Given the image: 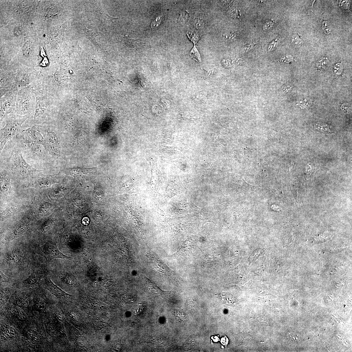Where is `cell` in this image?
<instances>
[{
  "mask_svg": "<svg viewBox=\"0 0 352 352\" xmlns=\"http://www.w3.org/2000/svg\"><path fill=\"white\" fill-rule=\"evenodd\" d=\"M20 146H14L8 162L13 174L18 178L22 180L33 177L34 173L40 171L27 163L22 156Z\"/></svg>",
  "mask_w": 352,
  "mask_h": 352,
  "instance_id": "cell-1",
  "label": "cell"
},
{
  "mask_svg": "<svg viewBox=\"0 0 352 352\" xmlns=\"http://www.w3.org/2000/svg\"><path fill=\"white\" fill-rule=\"evenodd\" d=\"M24 120H11L7 121L5 127L1 129L0 138L1 153L7 142L16 134Z\"/></svg>",
  "mask_w": 352,
  "mask_h": 352,
  "instance_id": "cell-2",
  "label": "cell"
},
{
  "mask_svg": "<svg viewBox=\"0 0 352 352\" xmlns=\"http://www.w3.org/2000/svg\"><path fill=\"white\" fill-rule=\"evenodd\" d=\"M40 249L43 256L48 261L55 259H61L72 261L73 257L67 256L63 254L59 250L55 243L48 242L40 247Z\"/></svg>",
  "mask_w": 352,
  "mask_h": 352,
  "instance_id": "cell-3",
  "label": "cell"
},
{
  "mask_svg": "<svg viewBox=\"0 0 352 352\" xmlns=\"http://www.w3.org/2000/svg\"><path fill=\"white\" fill-rule=\"evenodd\" d=\"M46 143L45 148L49 154L55 158L61 155L59 140L55 132L48 129L46 135Z\"/></svg>",
  "mask_w": 352,
  "mask_h": 352,
  "instance_id": "cell-4",
  "label": "cell"
},
{
  "mask_svg": "<svg viewBox=\"0 0 352 352\" xmlns=\"http://www.w3.org/2000/svg\"><path fill=\"white\" fill-rule=\"evenodd\" d=\"M19 139L25 146L29 150L33 155L40 159L43 157V153L40 144L35 143L27 136L23 132L19 135Z\"/></svg>",
  "mask_w": 352,
  "mask_h": 352,
  "instance_id": "cell-5",
  "label": "cell"
},
{
  "mask_svg": "<svg viewBox=\"0 0 352 352\" xmlns=\"http://www.w3.org/2000/svg\"><path fill=\"white\" fill-rule=\"evenodd\" d=\"M55 183L51 176L43 175L31 178L29 186L38 189H46Z\"/></svg>",
  "mask_w": 352,
  "mask_h": 352,
  "instance_id": "cell-6",
  "label": "cell"
},
{
  "mask_svg": "<svg viewBox=\"0 0 352 352\" xmlns=\"http://www.w3.org/2000/svg\"><path fill=\"white\" fill-rule=\"evenodd\" d=\"M33 142L43 146L45 148L46 143V138L39 130L34 127L22 131Z\"/></svg>",
  "mask_w": 352,
  "mask_h": 352,
  "instance_id": "cell-7",
  "label": "cell"
},
{
  "mask_svg": "<svg viewBox=\"0 0 352 352\" xmlns=\"http://www.w3.org/2000/svg\"><path fill=\"white\" fill-rule=\"evenodd\" d=\"M151 267L157 271L165 274H172V271L160 260L150 254L147 255Z\"/></svg>",
  "mask_w": 352,
  "mask_h": 352,
  "instance_id": "cell-8",
  "label": "cell"
},
{
  "mask_svg": "<svg viewBox=\"0 0 352 352\" xmlns=\"http://www.w3.org/2000/svg\"><path fill=\"white\" fill-rule=\"evenodd\" d=\"M45 285L47 289L57 297L66 298L71 297L72 295L68 294L54 284L50 278H47Z\"/></svg>",
  "mask_w": 352,
  "mask_h": 352,
  "instance_id": "cell-9",
  "label": "cell"
},
{
  "mask_svg": "<svg viewBox=\"0 0 352 352\" xmlns=\"http://www.w3.org/2000/svg\"><path fill=\"white\" fill-rule=\"evenodd\" d=\"M7 259L10 264L16 265L20 264L24 259L23 254L20 251L13 250L9 253Z\"/></svg>",
  "mask_w": 352,
  "mask_h": 352,
  "instance_id": "cell-10",
  "label": "cell"
},
{
  "mask_svg": "<svg viewBox=\"0 0 352 352\" xmlns=\"http://www.w3.org/2000/svg\"><path fill=\"white\" fill-rule=\"evenodd\" d=\"M44 276V274L40 272H33L25 280L23 283L28 286H35L37 285Z\"/></svg>",
  "mask_w": 352,
  "mask_h": 352,
  "instance_id": "cell-11",
  "label": "cell"
},
{
  "mask_svg": "<svg viewBox=\"0 0 352 352\" xmlns=\"http://www.w3.org/2000/svg\"><path fill=\"white\" fill-rule=\"evenodd\" d=\"M29 228V225L28 223H22L18 225L13 232L12 240L22 236L28 231Z\"/></svg>",
  "mask_w": 352,
  "mask_h": 352,
  "instance_id": "cell-12",
  "label": "cell"
},
{
  "mask_svg": "<svg viewBox=\"0 0 352 352\" xmlns=\"http://www.w3.org/2000/svg\"><path fill=\"white\" fill-rule=\"evenodd\" d=\"M1 190L4 194L7 195L10 186V178L4 172L1 173Z\"/></svg>",
  "mask_w": 352,
  "mask_h": 352,
  "instance_id": "cell-13",
  "label": "cell"
},
{
  "mask_svg": "<svg viewBox=\"0 0 352 352\" xmlns=\"http://www.w3.org/2000/svg\"><path fill=\"white\" fill-rule=\"evenodd\" d=\"M16 334L15 328L10 326H4L2 329L1 335L6 340H8L14 337Z\"/></svg>",
  "mask_w": 352,
  "mask_h": 352,
  "instance_id": "cell-14",
  "label": "cell"
},
{
  "mask_svg": "<svg viewBox=\"0 0 352 352\" xmlns=\"http://www.w3.org/2000/svg\"><path fill=\"white\" fill-rule=\"evenodd\" d=\"M147 284L149 289L152 292L155 293L156 294L162 295L165 292H164L161 291L160 288L158 287L155 284L150 281L149 280L146 278Z\"/></svg>",
  "mask_w": 352,
  "mask_h": 352,
  "instance_id": "cell-15",
  "label": "cell"
},
{
  "mask_svg": "<svg viewBox=\"0 0 352 352\" xmlns=\"http://www.w3.org/2000/svg\"><path fill=\"white\" fill-rule=\"evenodd\" d=\"M46 109V103L43 101H38L36 105L35 112L36 116L41 115L44 114Z\"/></svg>",
  "mask_w": 352,
  "mask_h": 352,
  "instance_id": "cell-16",
  "label": "cell"
},
{
  "mask_svg": "<svg viewBox=\"0 0 352 352\" xmlns=\"http://www.w3.org/2000/svg\"><path fill=\"white\" fill-rule=\"evenodd\" d=\"M54 223L53 219H49L45 222L42 225L40 230L43 233H46L49 232L52 227Z\"/></svg>",
  "mask_w": 352,
  "mask_h": 352,
  "instance_id": "cell-17",
  "label": "cell"
},
{
  "mask_svg": "<svg viewBox=\"0 0 352 352\" xmlns=\"http://www.w3.org/2000/svg\"><path fill=\"white\" fill-rule=\"evenodd\" d=\"M51 207L50 203L48 202L43 203L40 207L39 214L40 215L46 214L51 209Z\"/></svg>",
  "mask_w": 352,
  "mask_h": 352,
  "instance_id": "cell-18",
  "label": "cell"
},
{
  "mask_svg": "<svg viewBox=\"0 0 352 352\" xmlns=\"http://www.w3.org/2000/svg\"><path fill=\"white\" fill-rule=\"evenodd\" d=\"M63 279L67 285L70 286H74L78 284V281L76 279L71 275H66Z\"/></svg>",
  "mask_w": 352,
  "mask_h": 352,
  "instance_id": "cell-19",
  "label": "cell"
},
{
  "mask_svg": "<svg viewBox=\"0 0 352 352\" xmlns=\"http://www.w3.org/2000/svg\"><path fill=\"white\" fill-rule=\"evenodd\" d=\"M312 101L310 99L308 98H304L301 99V100L298 102L297 105L302 109L308 108L311 105Z\"/></svg>",
  "mask_w": 352,
  "mask_h": 352,
  "instance_id": "cell-20",
  "label": "cell"
},
{
  "mask_svg": "<svg viewBox=\"0 0 352 352\" xmlns=\"http://www.w3.org/2000/svg\"><path fill=\"white\" fill-rule=\"evenodd\" d=\"M17 209L15 207H10L3 212L2 215V219L6 218L14 214L17 211Z\"/></svg>",
  "mask_w": 352,
  "mask_h": 352,
  "instance_id": "cell-21",
  "label": "cell"
},
{
  "mask_svg": "<svg viewBox=\"0 0 352 352\" xmlns=\"http://www.w3.org/2000/svg\"><path fill=\"white\" fill-rule=\"evenodd\" d=\"M328 62V58L326 57H324L322 59L319 61L317 64V66L318 69L319 70H322L325 68V67L327 65Z\"/></svg>",
  "mask_w": 352,
  "mask_h": 352,
  "instance_id": "cell-22",
  "label": "cell"
},
{
  "mask_svg": "<svg viewBox=\"0 0 352 352\" xmlns=\"http://www.w3.org/2000/svg\"><path fill=\"white\" fill-rule=\"evenodd\" d=\"M190 53L193 58L195 59L196 60L200 61L201 56L200 53L198 50L195 46L192 49V50L190 52Z\"/></svg>",
  "mask_w": 352,
  "mask_h": 352,
  "instance_id": "cell-23",
  "label": "cell"
},
{
  "mask_svg": "<svg viewBox=\"0 0 352 352\" xmlns=\"http://www.w3.org/2000/svg\"><path fill=\"white\" fill-rule=\"evenodd\" d=\"M292 42L293 45L296 47H299L302 44L301 39L299 36L295 35L293 36L292 40Z\"/></svg>",
  "mask_w": 352,
  "mask_h": 352,
  "instance_id": "cell-24",
  "label": "cell"
},
{
  "mask_svg": "<svg viewBox=\"0 0 352 352\" xmlns=\"http://www.w3.org/2000/svg\"><path fill=\"white\" fill-rule=\"evenodd\" d=\"M194 25L197 29H201L204 28L205 22L204 21L201 19H196L194 21Z\"/></svg>",
  "mask_w": 352,
  "mask_h": 352,
  "instance_id": "cell-25",
  "label": "cell"
},
{
  "mask_svg": "<svg viewBox=\"0 0 352 352\" xmlns=\"http://www.w3.org/2000/svg\"><path fill=\"white\" fill-rule=\"evenodd\" d=\"M322 27L325 33L328 34L331 33V26L328 21H324L323 22Z\"/></svg>",
  "mask_w": 352,
  "mask_h": 352,
  "instance_id": "cell-26",
  "label": "cell"
},
{
  "mask_svg": "<svg viewBox=\"0 0 352 352\" xmlns=\"http://www.w3.org/2000/svg\"><path fill=\"white\" fill-rule=\"evenodd\" d=\"M162 20L161 16H159L157 17L155 19L153 20L152 22L151 25V28L152 29H155L161 23Z\"/></svg>",
  "mask_w": 352,
  "mask_h": 352,
  "instance_id": "cell-27",
  "label": "cell"
},
{
  "mask_svg": "<svg viewBox=\"0 0 352 352\" xmlns=\"http://www.w3.org/2000/svg\"><path fill=\"white\" fill-rule=\"evenodd\" d=\"M16 314L18 318L20 319L25 320L27 319V316L24 311L21 309H18L16 311Z\"/></svg>",
  "mask_w": 352,
  "mask_h": 352,
  "instance_id": "cell-28",
  "label": "cell"
},
{
  "mask_svg": "<svg viewBox=\"0 0 352 352\" xmlns=\"http://www.w3.org/2000/svg\"><path fill=\"white\" fill-rule=\"evenodd\" d=\"M334 72L336 75H340L342 73L343 70V67L342 65L340 64H336L334 67L333 68Z\"/></svg>",
  "mask_w": 352,
  "mask_h": 352,
  "instance_id": "cell-29",
  "label": "cell"
},
{
  "mask_svg": "<svg viewBox=\"0 0 352 352\" xmlns=\"http://www.w3.org/2000/svg\"><path fill=\"white\" fill-rule=\"evenodd\" d=\"M35 309H38V311H43L44 308V305L42 301H37L34 304Z\"/></svg>",
  "mask_w": 352,
  "mask_h": 352,
  "instance_id": "cell-30",
  "label": "cell"
},
{
  "mask_svg": "<svg viewBox=\"0 0 352 352\" xmlns=\"http://www.w3.org/2000/svg\"><path fill=\"white\" fill-rule=\"evenodd\" d=\"M190 39L191 41L194 43H196L198 40L200 39L199 35L195 33H192L190 34V37H188Z\"/></svg>",
  "mask_w": 352,
  "mask_h": 352,
  "instance_id": "cell-31",
  "label": "cell"
},
{
  "mask_svg": "<svg viewBox=\"0 0 352 352\" xmlns=\"http://www.w3.org/2000/svg\"><path fill=\"white\" fill-rule=\"evenodd\" d=\"M1 283L3 282H9L10 279L1 271Z\"/></svg>",
  "mask_w": 352,
  "mask_h": 352,
  "instance_id": "cell-32",
  "label": "cell"
},
{
  "mask_svg": "<svg viewBox=\"0 0 352 352\" xmlns=\"http://www.w3.org/2000/svg\"><path fill=\"white\" fill-rule=\"evenodd\" d=\"M23 49L25 54L26 55H28L30 51V47L29 44L27 43L25 44L24 47Z\"/></svg>",
  "mask_w": 352,
  "mask_h": 352,
  "instance_id": "cell-33",
  "label": "cell"
},
{
  "mask_svg": "<svg viewBox=\"0 0 352 352\" xmlns=\"http://www.w3.org/2000/svg\"><path fill=\"white\" fill-rule=\"evenodd\" d=\"M181 15L183 22H185L188 21V16L187 13L186 12H183L182 13Z\"/></svg>",
  "mask_w": 352,
  "mask_h": 352,
  "instance_id": "cell-34",
  "label": "cell"
},
{
  "mask_svg": "<svg viewBox=\"0 0 352 352\" xmlns=\"http://www.w3.org/2000/svg\"><path fill=\"white\" fill-rule=\"evenodd\" d=\"M82 223L85 225H88L89 223V219L88 218L85 217L82 220Z\"/></svg>",
  "mask_w": 352,
  "mask_h": 352,
  "instance_id": "cell-35",
  "label": "cell"
},
{
  "mask_svg": "<svg viewBox=\"0 0 352 352\" xmlns=\"http://www.w3.org/2000/svg\"><path fill=\"white\" fill-rule=\"evenodd\" d=\"M341 109L343 110L344 111H347L349 109V106L348 105L346 104H343L341 106Z\"/></svg>",
  "mask_w": 352,
  "mask_h": 352,
  "instance_id": "cell-36",
  "label": "cell"
},
{
  "mask_svg": "<svg viewBox=\"0 0 352 352\" xmlns=\"http://www.w3.org/2000/svg\"><path fill=\"white\" fill-rule=\"evenodd\" d=\"M142 306L141 305H138L136 306V309L137 312L138 313L141 312V311L142 309H143Z\"/></svg>",
  "mask_w": 352,
  "mask_h": 352,
  "instance_id": "cell-37",
  "label": "cell"
},
{
  "mask_svg": "<svg viewBox=\"0 0 352 352\" xmlns=\"http://www.w3.org/2000/svg\"><path fill=\"white\" fill-rule=\"evenodd\" d=\"M115 347L116 350H119L121 349V345L119 343H117L115 345Z\"/></svg>",
  "mask_w": 352,
  "mask_h": 352,
  "instance_id": "cell-38",
  "label": "cell"
}]
</instances>
